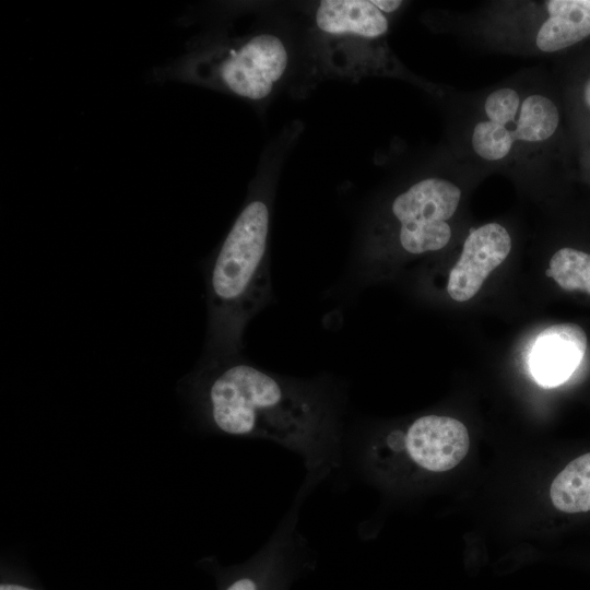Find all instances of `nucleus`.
<instances>
[{
    "instance_id": "obj_1",
    "label": "nucleus",
    "mask_w": 590,
    "mask_h": 590,
    "mask_svg": "<svg viewBox=\"0 0 590 590\" xmlns=\"http://www.w3.org/2000/svg\"><path fill=\"white\" fill-rule=\"evenodd\" d=\"M196 381L203 410L220 432L275 441L302 455L314 472L330 463L338 447L335 416L319 391L237 357L201 367Z\"/></svg>"
},
{
    "instance_id": "obj_2",
    "label": "nucleus",
    "mask_w": 590,
    "mask_h": 590,
    "mask_svg": "<svg viewBox=\"0 0 590 590\" xmlns=\"http://www.w3.org/2000/svg\"><path fill=\"white\" fill-rule=\"evenodd\" d=\"M270 210L249 200L208 267V331L201 367L238 357L243 332L270 295Z\"/></svg>"
},
{
    "instance_id": "obj_3",
    "label": "nucleus",
    "mask_w": 590,
    "mask_h": 590,
    "mask_svg": "<svg viewBox=\"0 0 590 590\" xmlns=\"http://www.w3.org/2000/svg\"><path fill=\"white\" fill-rule=\"evenodd\" d=\"M288 51L280 37L260 33L200 57L191 72L199 81L238 97L261 101L283 78Z\"/></svg>"
},
{
    "instance_id": "obj_4",
    "label": "nucleus",
    "mask_w": 590,
    "mask_h": 590,
    "mask_svg": "<svg viewBox=\"0 0 590 590\" xmlns=\"http://www.w3.org/2000/svg\"><path fill=\"white\" fill-rule=\"evenodd\" d=\"M461 189L442 178L422 179L396 197L391 213L399 224L398 243L410 255L444 248L451 238L447 223L456 213Z\"/></svg>"
},
{
    "instance_id": "obj_5",
    "label": "nucleus",
    "mask_w": 590,
    "mask_h": 590,
    "mask_svg": "<svg viewBox=\"0 0 590 590\" xmlns=\"http://www.w3.org/2000/svg\"><path fill=\"white\" fill-rule=\"evenodd\" d=\"M469 447V433L461 422L426 415L416 418L405 430L390 432L382 445L371 447V455L377 459L404 453L423 470L444 472L459 464Z\"/></svg>"
},
{
    "instance_id": "obj_6",
    "label": "nucleus",
    "mask_w": 590,
    "mask_h": 590,
    "mask_svg": "<svg viewBox=\"0 0 590 590\" xmlns=\"http://www.w3.org/2000/svg\"><path fill=\"white\" fill-rule=\"evenodd\" d=\"M511 250V238L498 223L471 229L459 260L449 273L447 292L457 302L471 299L491 272L503 263Z\"/></svg>"
},
{
    "instance_id": "obj_7",
    "label": "nucleus",
    "mask_w": 590,
    "mask_h": 590,
    "mask_svg": "<svg viewBox=\"0 0 590 590\" xmlns=\"http://www.w3.org/2000/svg\"><path fill=\"white\" fill-rule=\"evenodd\" d=\"M586 350L587 335L580 326L552 324L534 340L529 357L531 373L543 387H556L577 369Z\"/></svg>"
},
{
    "instance_id": "obj_8",
    "label": "nucleus",
    "mask_w": 590,
    "mask_h": 590,
    "mask_svg": "<svg viewBox=\"0 0 590 590\" xmlns=\"http://www.w3.org/2000/svg\"><path fill=\"white\" fill-rule=\"evenodd\" d=\"M315 21L321 33L335 38L376 39L389 28L387 15L373 0H323Z\"/></svg>"
},
{
    "instance_id": "obj_9",
    "label": "nucleus",
    "mask_w": 590,
    "mask_h": 590,
    "mask_svg": "<svg viewBox=\"0 0 590 590\" xmlns=\"http://www.w3.org/2000/svg\"><path fill=\"white\" fill-rule=\"evenodd\" d=\"M546 9L550 16L535 37L541 51L555 52L590 36L589 0H551Z\"/></svg>"
},
{
    "instance_id": "obj_10",
    "label": "nucleus",
    "mask_w": 590,
    "mask_h": 590,
    "mask_svg": "<svg viewBox=\"0 0 590 590\" xmlns=\"http://www.w3.org/2000/svg\"><path fill=\"white\" fill-rule=\"evenodd\" d=\"M554 507L563 512L590 511V452L569 462L550 488Z\"/></svg>"
},
{
    "instance_id": "obj_11",
    "label": "nucleus",
    "mask_w": 590,
    "mask_h": 590,
    "mask_svg": "<svg viewBox=\"0 0 590 590\" xmlns=\"http://www.w3.org/2000/svg\"><path fill=\"white\" fill-rule=\"evenodd\" d=\"M515 129L510 130L515 141L529 143L550 139L557 130L559 113L555 103L542 95L531 94L520 105Z\"/></svg>"
},
{
    "instance_id": "obj_12",
    "label": "nucleus",
    "mask_w": 590,
    "mask_h": 590,
    "mask_svg": "<svg viewBox=\"0 0 590 590\" xmlns=\"http://www.w3.org/2000/svg\"><path fill=\"white\" fill-rule=\"evenodd\" d=\"M546 275L565 291L590 294V255L573 248H562L552 256Z\"/></svg>"
},
{
    "instance_id": "obj_13",
    "label": "nucleus",
    "mask_w": 590,
    "mask_h": 590,
    "mask_svg": "<svg viewBox=\"0 0 590 590\" xmlns=\"http://www.w3.org/2000/svg\"><path fill=\"white\" fill-rule=\"evenodd\" d=\"M514 142L510 129L489 120L477 122L471 135L475 154L489 162L505 158L511 151Z\"/></svg>"
},
{
    "instance_id": "obj_14",
    "label": "nucleus",
    "mask_w": 590,
    "mask_h": 590,
    "mask_svg": "<svg viewBox=\"0 0 590 590\" xmlns=\"http://www.w3.org/2000/svg\"><path fill=\"white\" fill-rule=\"evenodd\" d=\"M520 96L510 87L493 91L484 102V111L489 121L502 126L514 123L520 110Z\"/></svg>"
},
{
    "instance_id": "obj_15",
    "label": "nucleus",
    "mask_w": 590,
    "mask_h": 590,
    "mask_svg": "<svg viewBox=\"0 0 590 590\" xmlns=\"http://www.w3.org/2000/svg\"><path fill=\"white\" fill-rule=\"evenodd\" d=\"M226 590H259V587L252 578L244 577L233 582Z\"/></svg>"
},
{
    "instance_id": "obj_16",
    "label": "nucleus",
    "mask_w": 590,
    "mask_h": 590,
    "mask_svg": "<svg viewBox=\"0 0 590 590\" xmlns=\"http://www.w3.org/2000/svg\"><path fill=\"white\" fill-rule=\"evenodd\" d=\"M375 5L385 14L393 13L402 5L400 0H373Z\"/></svg>"
},
{
    "instance_id": "obj_17",
    "label": "nucleus",
    "mask_w": 590,
    "mask_h": 590,
    "mask_svg": "<svg viewBox=\"0 0 590 590\" xmlns=\"http://www.w3.org/2000/svg\"><path fill=\"white\" fill-rule=\"evenodd\" d=\"M0 590H35V589L27 588L21 585H15V583H2L0 586Z\"/></svg>"
},
{
    "instance_id": "obj_18",
    "label": "nucleus",
    "mask_w": 590,
    "mask_h": 590,
    "mask_svg": "<svg viewBox=\"0 0 590 590\" xmlns=\"http://www.w3.org/2000/svg\"><path fill=\"white\" fill-rule=\"evenodd\" d=\"M583 98L587 106L590 108V78L588 79L585 90H583Z\"/></svg>"
},
{
    "instance_id": "obj_19",
    "label": "nucleus",
    "mask_w": 590,
    "mask_h": 590,
    "mask_svg": "<svg viewBox=\"0 0 590 590\" xmlns=\"http://www.w3.org/2000/svg\"><path fill=\"white\" fill-rule=\"evenodd\" d=\"M589 2H590V0H589Z\"/></svg>"
}]
</instances>
